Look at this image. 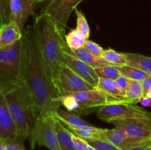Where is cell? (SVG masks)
<instances>
[{
  "label": "cell",
  "mask_w": 151,
  "mask_h": 150,
  "mask_svg": "<svg viewBox=\"0 0 151 150\" xmlns=\"http://www.w3.org/2000/svg\"><path fill=\"white\" fill-rule=\"evenodd\" d=\"M83 47L88 51H89L90 53H91V54H94V55L97 56V57H103L104 49H103V48L101 46H100L97 43L94 42L92 41H90L89 39L86 40Z\"/></svg>",
  "instance_id": "cell-30"
},
{
  "label": "cell",
  "mask_w": 151,
  "mask_h": 150,
  "mask_svg": "<svg viewBox=\"0 0 151 150\" xmlns=\"http://www.w3.org/2000/svg\"><path fill=\"white\" fill-rule=\"evenodd\" d=\"M25 46L24 38L0 49V88L4 94L24 85Z\"/></svg>",
  "instance_id": "cell-4"
},
{
  "label": "cell",
  "mask_w": 151,
  "mask_h": 150,
  "mask_svg": "<svg viewBox=\"0 0 151 150\" xmlns=\"http://www.w3.org/2000/svg\"><path fill=\"white\" fill-rule=\"evenodd\" d=\"M36 4L33 0H10V21L14 22L24 31L25 23L33 13Z\"/></svg>",
  "instance_id": "cell-13"
},
{
  "label": "cell",
  "mask_w": 151,
  "mask_h": 150,
  "mask_svg": "<svg viewBox=\"0 0 151 150\" xmlns=\"http://www.w3.org/2000/svg\"><path fill=\"white\" fill-rule=\"evenodd\" d=\"M83 0H50L41 13L47 15L65 38L70 15Z\"/></svg>",
  "instance_id": "cell-7"
},
{
  "label": "cell",
  "mask_w": 151,
  "mask_h": 150,
  "mask_svg": "<svg viewBox=\"0 0 151 150\" xmlns=\"http://www.w3.org/2000/svg\"><path fill=\"white\" fill-rule=\"evenodd\" d=\"M101 139L109 141L120 150H130L134 147L145 146L128 136L123 129L116 126L111 129H106Z\"/></svg>",
  "instance_id": "cell-14"
},
{
  "label": "cell",
  "mask_w": 151,
  "mask_h": 150,
  "mask_svg": "<svg viewBox=\"0 0 151 150\" xmlns=\"http://www.w3.org/2000/svg\"><path fill=\"white\" fill-rule=\"evenodd\" d=\"M88 144L97 150H120L104 139L86 140Z\"/></svg>",
  "instance_id": "cell-28"
},
{
  "label": "cell",
  "mask_w": 151,
  "mask_h": 150,
  "mask_svg": "<svg viewBox=\"0 0 151 150\" xmlns=\"http://www.w3.org/2000/svg\"><path fill=\"white\" fill-rule=\"evenodd\" d=\"M75 12L77 16L76 28L81 32V33L83 35L86 39L88 40L90 36V27L88 21L82 11L76 8L75 10Z\"/></svg>",
  "instance_id": "cell-26"
},
{
  "label": "cell",
  "mask_w": 151,
  "mask_h": 150,
  "mask_svg": "<svg viewBox=\"0 0 151 150\" xmlns=\"http://www.w3.org/2000/svg\"><path fill=\"white\" fill-rule=\"evenodd\" d=\"M130 150H151L150 145H145V146H139L134 147Z\"/></svg>",
  "instance_id": "cell-36"
},
{
  "label": "cell",
  "mask_w": 151,
  "mask_h": 150,
  "mask_svg": "<svg viewBox=\"0 0 151 150\" xmlns=\"http://www.w3.org/2000/svg\"><path fill=\"white\" fill-rule=\"evenodd\" d=\"M6 150H26L24 144H19L16 142H6Z\"/></svg>",
  "instance_id": "cell-33"
},
{
  "label": "cell",
  "mask_w": 151,
  "mask_h": 150,
  "mask_svg": "<svg viewBox=\"0 0 151 150\" xmlns=\"http://www.w3.org/2000/svg\"><path fill=\"white\" fill-rule=\"evenodd\" d=\"M97 88L114 96L125 97V94L119 89L116 80L114 79L100 78Z\"/></svg>",
  "instance_id": "cell-22"
},
{
  "label": "cell",
  "mask_w": 151,
  "mask_h": 150,
  "mask_svg": "<svg viewBox=\"0 0 151 150\" xmlns=\"http://www.w3.org/2000/svg\"><path fill=\"white\" fill-rule=\"evenodd\" d=\"M33 1H35V2L37 3H40V2H44V1H50V0H33Z\"/></svg>",
  "instance_id": "cell-39"
},
{
  "label": "cell",
  "mask_w": 151,
  "mask_h": 150,
  "mask_svg": "<svg viewBox=\"0 0 151 150\" xmlns=\"http://www.w3.org/2000/svg\"><path fill=\"white\" fill-rule=\"evenodd\" d=\"M75 98L79 104V115L90 113L109 104L128 103L126 97H116L109 95L99 88L80 91L69 94Z\"/></svg>",
  "instance_id": "cell-6"
},
{
  "label": "cell",
  "mask_w": 151,
  "mask_h": 150,
  "mask_svg": "<svg viewBox=\"0 0 151 150\" xmlns=\"http://www.w3.org/2000/svg\"><path fill=\"white\" fill-rule=\"evenodd\" d=\"M53 116L61 121L66 126H77L90 124L86 121L81 119L78 115L62 110L60 107L58 108L55 113L53 114Z\"/></svg>",
  "instance_id": "cell-20"
},
{
  "label": "cell",
  "mask_w": 151,
  "mask_h": 150,
  "mask_svg": "<svg viewBox=\"0 0 151 150\" xmlns=\"http://www.w3.org/2000/svg\"><path fill=\"white\" fill-rule=\"evenodd\" d=\"M32 29L39 49L56 88L60 70L64 66L63 44L65 38L50 18L43 13L35 17Z\"/></svg>",
  "instance_id": "cell-2"
},
{
  "label": "cell",
  "mask_w": 151,
  "mask_h": 150,
  "mask_svg": "<svg viewBox=\"0 0 151 150\" xmlns=\"http://www.w3.org/2000/svg\"><path fill=\"white\" fill-rule=\"evenodd\" d=\"M72 143H73V147L75 150H88V146L86 141L78 135H75L74 133L72 134Z\"/></svg>",
  "instance_id": "cell-31"
},
{
  "label": "cell",
  "mask_w": 151,
  "mask_h": 150,
  "mask_svg": "<svg viewBox=\"0 0 151 150\" xmlns=\"http://www.w3.org/2000/svg\"><path fill=\"white\" fill-rule=\"evenodd\" d=\"M5 96L17 129L19 143L24 144L33 129L39 113L26 85L9 91Z\"/></svg>",
  "instance_id": "cell-3"
},
{
  "label": "cell",
  "mask_w": 151,
  "mask_h": 150,
  "mask_svg": "<svg viewBox=\"0 0 151 150\" xmlns=\"http://www.w3.org/2000/svg\"><path fill=\"white\" fill-rule=\"evenodd\" d=\"M118 69H119L121 74L128 78V79H131V80L142 82L145 78L147 77L149 75L148 74L143 71L136 69V68L132 67V66H128V65L118 67Z\"/></svg>",
  "instance_id": "cell-25"
},
{
  "label": "cell",
  "mask_w": 151,
  "mask_h": 150,
  "mask_svg": "<svg viewBox=\"0 0 151 150\" xmlns=\"http://www.w3.org/2000/svg\"><path fill=\"white\" fill-rule=\"evenodd\" d=\"M55 124L60 150H75L72 143V132L57 119L55 120Z\"/></svg>",
  "instance_id": "cell-18"
},
{
  "label": "cell",
  "mask_w": 151,
  "mask_h": 150,
  "mask_svg": "<svg viewBox=\"0 0 151 150\" xmlns=\"http://www.w3.org/2000/svg\"><path fill=\"white\" fill-rule=\"evenodd\" d=\"M94 88L92 85L77 74L69 66L64 64L59 74L58 82L56 85L59 96L69 95L74 93L87 91Z\"/></svg>",
  "instance_id": "cell-10"
},
{
  "label": "cell",
  "mask_w": 151,
  "mask_h": 150,
  "mask_svg": "<svg viewBox=\"0 0 151 150\" xmlns=\"http://www.w3.org/2000/svg\"><path fill=\"white\" fill-rule=\"evenodd\" d=\"M145 96H146L148 97L149 99H151V89L149 90V91H147V93H146L145 95Z\"/></svg>",
  "instance_id": "cell-38"
},
{
  "label": "cell",
  "mask_w": 151,
  "mask_h": 150,
  "mask_svg": "<svg viewBox=\"0 0 151 150\" xmlns=\"http://www.w3.org/2000/svg\"><path fill=\"white\" fill-rule=\"evenodd\" d=\"M86 39L77 28L72 29L65 35L66 44L71 49H78L82 48L85 44Z\"/></svg>",
  "instance_id": "cell-23"
},
{
  "label": "cell",
  "mask_w": 151,
  "mask_h": 150,
  "mask_svg": "<svg viewBox=\"0 0 151 150\" xmlns=\"http://www.w3.org/2000/svg\"><path fill=\"white\" fill-rule=\"evenodd\" d=\"M109 123L123 129L129 137L142 145L151 146V119L134 118L118 119Z\"/></svg>",
  "instance_id": "cell-9"
},
{
  "label": "cell",
  "mask_w": 151,
  "mask_h": 150,
  "mask_svg": "<svg viewBox=\"0 0 151 150\" xmlns=\"http://www.w3.org/2000/svg\"><path fill=\"white\" fill-rule=\"evenodd\" d=\"M63 51L68 53L69 54L75 56L77 58L80 59L81 60L83 61L84 63H87L90 66L93 67L94 69H99V68L103 67V66L111 65L106 61L103 57H97L94 54H91L89 51L82 47V48L78 49H71L66 44V41L63 44Z\"/></svg>",
  "instance_id": "cell-16"
},
{
  "label": "cell",
  "mask_w": 151,
  "mask_h": 150,
  "mask_svg": "<svg viewBox=\"0 0 151 150\" xmlns=\"http://www.w3.org/2000/svg\"><path fill=\"white\" fill-rule=\"evenodd\" d=\"M72 133L85 140L101 139L102 135L106 131L104 128L97 127L91 124L77 126H66Z\"/></svg>",
  "instance_id": "cell-17"
},
{
  "label": "cell",
  "mask_w": 151,
  "mask_h": 150,
  "mask_svg": "<svg viewBox=\"0 0 151 150\" xmlns=\"http://www.w3.org/2000/svg\"><path fill=\"white\" fill-rule=\"evenodd\" d=\"M139 103L142 104V105L144 106V107H151V99H149L148 97L146 96H145L144 97L142 98V99L140 100Z\"/></svg>",
  "instance_id": "cell-35"
},
{
  "label": "cell",
  "mask_w": 151,
  "mask_h": 150,
  "mask_svg": "<svg viewBox=\"0 0 151 150\" xmlns=\"http://www.w3.org/2000/svg\"><path fill=\"white\" fill-rule=\"evenodd\" d=\"M142 85L143 89H144L145 95L146 93L151 89V74H149L147 77L145 78L142 81Z\"/></svg>",
  "instance_id": "cell-34"
},
{
  "label": "cell",
  "mask_w": 151,
  "mask_h": 150,
  "mask_svg": "<svg viewBox=\"0 0 151 150\" xmlns=\"http://www.w3.org/2000/svg\"><path fill=\"white\" fill-rule=\"evenodd\" d=\"M88 150H97L96 149H94V147H92L91 146H88Z\"/></svg>",
  "instance_id": "cell-40"
},
{
  "label": "cell",
  "mask_w": 151,
  "mask_h": 150,
  "mask_svg": "<svg viewBox=\"0 0 151 150\" xmlns=\"http://www.w3.org/2000/svg\"><path fill=\"white\" fill-rule=\"evenodd\" d=\"M95 70L100 78H106V79L116 80L121 75L117 66L114 65H108L99 69H96Z\"/></svg>",
  "instance_id": "cell-27"
},
{
  "label": "cell",
  "mask_w": 151,
  "mask_h": 150,
  "mask_svg": "<svg viewBox=\"0 0 151 150\" xmlns=\"http://www.w3.org/2000/svg\"><path fill=\"white\" fill-rule=\"evenodd\" d=\"M103 57L110 64L117 67H121L127 65V58L125 53L118 52L113 49H104Z\"/></svg>",
  "instance_id": "cell-24"
},
{
  "label": "cell",
  "mask_w": 151,
  "mask_h": 150,
  "mask_svg": "<svg viewBox=\"0 0 151 150\" xmlns=\"http://www.w3.org/2000/svg\"><path fill=\"white\" fill-rule=\"evenodd\" d=\"M144 96L145 92L142 82L129 79L125 92V97L128 99V103L137 104V103H139L140 100Z\"/></svg>",
  "instance_id": "cell-21"
},
{
  "label": "cell",
  "mask_w": 151,
  "mask_h": 150,
  "mask_svg": "<svg viewBox=\"0 0 151 150\" xmlns=\"http://www.w3.org/2000/svg\"><path fill=\"white\" fill-rule=\"evenodd\" d=\"M127 65L151 74V57L137 53H125Z\"/></svg>",
  "instance_id": "cell-19"
},
{
  "label": "cell",
  "mask_w": 151,
  "mask_h": 150,
  "mask_svg": "<svg viewBox=\"0 0 151 150\" xmlns=\"http://www.w3.org/2000/svg\"><path fill=\"white\" fill-rule=\"evenodd\" d=\"M97 116L101 120L110 122L114 120L134 118L151 119V113L136 104L128 103L109 104L100 107L97 111Z\"/></svg>",
  "instance_id": "cell-8"
},
{
  "label": "cell",
  "mask_w": 151,
  "mask_h": 150,
  "mask_svg": "<svg viewBox=\"0 0 151 150\" xmlns=\"http://www.w3.org/2000/svg\"><path fill=\"white\" fill-rule=\"evenodd\" d=\"M0 140L19 143L17 129L6 99L5 94L0 88Z\"/></svg>",
  "instance_id": "cell-11"
},
{
  "label": "cell",
  "mask_w": 151,
  "mask_h": 150,
  "mask_svg": "<svg viewBox=\"0 0 151 150\" xmlns=\"http://www.w3.org/2000/svg\"><path fill=\"white\" fill-rule=\"evenodd\" d=\"M116 82L119 89H120L125 95V92H126V89L127 87H128L129 79H128V78L125 77V76H124L123 75L121 74L120 76L116 79Z\"/></svg>",
  "instance_id": "cell-32"
},
{
  "label": "cell",
  "mask_w": 151,
  "mask_h": 150,
  "mask_svg": "<svg viewBox=\"0 0 151 150\" xmlns=\"http://www.w3.org/2000/svg\"><path fill=\"white\" fill-rule=\"evenodd\" d=\"M63 61L64 64L69 66L77 74L81 76L94 88H97L100 77L97 75L95 69L65 51H63Z\"/></svg>",
  "instance_id": "cell-12"
},
{
  "label": "cell",
  "mask_w": 151,
  "mask_h": 150,
  "mask_svg": "<svg viewBox=\"0 0 151 150\" xmlns=\"http://www.w3.org/2000/svg\"><path fill=\"white\" fill-rule=\"evenodd\" d=\"M25 46L24 85L29 90L40 116H53L60 105L57 89L38 47L32 26L24 29Z\"/></svg>",
  "instance_id": "cell-1"
},
{
  "label": "cell",
  "mask_w": 151,
  "mask_h": 150,
  "mask_svg": "<svg viewBox=\"0 0 151 150\" xmlns=\"http://www.w3.org/2000/svg\"><path fill=\"white\" fill-rule=\"evenodd\" d=\"M55 117L53 116H38L28 141L32 149L35 146L47 147L50 150H60L56 133Z\"/></svg>",
  "instance_id": "cell-5"
},
{
  "label": "cell",
  "mask_w": 151,
  "mask_h": 150,
  "mask_svg": "<svg viewBox=\"0 0 151 150\" xmlns=\"http://www.w3.org/2000/svg\"><path fill=\"white\" fill-rule=\"evenodd\" d=\"M0 150H6L5 141L0 140Z\"/></svg>",
  "instance_id": "cell-37"
},
{
  "label": "cell",
  "mask_w": 151,
  "mask_h": 150,
  "mask_svg": "<svg viewBox=\"0 0 151 150\" xmlns=\"http://www.w3.org/2000/svg\"><path fill=\"white\" fill-rule=\"evenodd\" d=\"M23 31L14 22L9 21L0 26V49L8 47L21 40Z\"/></svg>",
  "instance_id": "cell-15"
},
{
  "label": "cell",
  "mask_w": 151,
  "mask_h": 150,
  "mask_svg": "<svg viewBox=\"0 0 151 150\" xmlns=\"http://www.w3.org/2000/svg\"><path fill=\"white\" fill-rule=\"evenodd\" d=\"M10 0H0V26L10 21Z\"/></svg>",
  "instance_id": "cell-29"
}]
</instances>
